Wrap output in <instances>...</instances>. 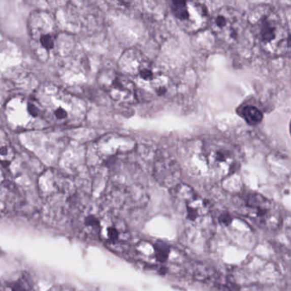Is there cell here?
<instances>
[{
    "instance_id": "6da1fadb",
    "label": "cell",
    "mask_w": 291,
    "mask_h": 291,
    "mask_svg": "<svg viewBox=\"0 0 291 291\" xmlns=\"http://www.w3.org/2000/svg\"><path fill=\"white\" fill-rule=\"evenodd\" d=\"M31 99L47 125L75 127L86 120L85 102L52 83L40 85Z\"/></svg>"
},
{
    "instance_id": "7a4b0ae2",
    "label": "cell",
    "mask_w": 291,
    "mask_h": 291,
    "mask_svg": "<svg viewBox=\"0 0 291 291\" xmlns=\"http://www.w3.org/2000/svg\"><path fill=\"white\" fill-rule=\"evenodd\" d=\"M247 24L260 48L271 56H284L289 51V31L285 20L273 6L260 5L252 9Z\"/></svg>"
},
{
    "instance_id": "3957f363",
    "label": "cell",
    "mask_w": 291,
    "mask_h": 291,
    "mask_svg": "<svg viewBox=\"0 0 291 291\" xmlns=\"http://www.w3.org/2000/svg\"><path fill=\"white\" fill-rule=\"evenodd\" d=\"M119 67L120 73L128 77L138 89L157 96L169 91L170 78L138 49L129 48L124 51L119 60Z\"/></svg>"
},
{
    "instance_id": "277c9868",
    "label": "cell",
    "mask_w": 291,
    "mask_h": 291,
    "mask_svg": "<svg viewBox=\"0 0 291 291\" xmlns=\"http://www.w3.org/2000/svg\"><path fill=\"white\" fill-rule=\"evenodd\" d=\"M27 30L35 52L41 60H46L56 49L58 32L53 16L44 11H34L27 20Z\"/></svg>"
},
{
    "instance_id": "5b68a950",
    "label": "cell",
    "mask_w": 291,
    "mask_h": 291,
    "mask_svg": "<svg viewBox=\"0 0 291 291\" xmlns=\"http://www.w3.org/2000/svg\"><path fill=\"white\" fill-rule=\"evenodd\" d=\"M4 113L12 131H32L48 126L40 116L32 99L15 96L6 103Z\"/></svg>"
},
{
    "instance_id": "8992f818",
    "label": "cell",
    "mask_w": 291,
    "mask_h": 291,
    "mask_svg": "<svg viewBox=\"0 0 291 291\" xmlns=\"http://www.w3.org/2000/svg\"><path fill=\"white\" fill-rule=\"evenodd\" d=\"M209 26L217 39L224 43H235L243 32V15L233 7L224 6L210 16Z\"/></svg>"
},
{
    "instance_id": "52a82bcc",
    "label": "cell",
    "mask_w": 291,
    "mask_h": 291,
    "mask_svg": "<svg viewBox=\"0 0 291 291\" xmlns=\"http://www.w3.org/2000/svg\"><path fill=\"white\" fill-rule=\"evenodd\" d=\"M206 160L215 176H227L237 168L239 155L232 144L222 140H213L206 144Z\"/></svg>"
},
{
    "instance_id": "ba28073f",
    "label": "cell",
    "mask_w": 291,
    "mask_h": 291,
    "mask_svg": "<svg viewBox=\"0 0 291 291\" xmlns=\"http://www.w3.org/2000/svg\"><path fill=\"white\" fill-rule=\"evenodd\" d=\"M175 200L179 204L182 215L194 225H203L209 219L210 209L208 202L198 195L186 184H180L174 188Z\"/></svg>"
},
{
    "instance_id": "9c48e42d",
    "label": "cell",
    "mask_w": 291,
    "mask_h": 291,
    "mask_svg": "<svg viewBox=\"0 0 291 291\" xmlns=\"http://www.w3.org/2000/svg\"><path fill=\"white\" fill-rule=\"evenodd\" d=\"M171 11L177 22L188 33H198L209 27V11L204 5L191 1H173Z\"/></svg>"
},
{
    "instance_id": "30bf717a",
    "label": "cell",
    "mask_w": 291,
    "mask_h": 291,
    "mask_svg": "<svg viewBox=\"0 0 291 291\" xmlns=\"http://www.w3.org/2000/svg\"><path fill=\"white\" fill-rule=\"evenodd\" d=\"M246 214L259 227L267 230H277L282 224V215L273 201L254 193L246 201Z\"/></svg>"
},
{
    "instance_id": "8fae6325",
    "label": "cell",
    "mask_w": 291,
    "mask_h": 291,
    "mask_svg": "<svg viewBox=\"0 0 291 291\" xmlns=\"http://www.w3.org/2000/svg\"><path fill=\"white\" fill-rule=\"evenodd\" d=\"M99 81L114 101L123 104H135L138 102L136 85L121 73L115 70H104L99 75Z\"/></svg>"
},
{
    "instance_id": "7c38bea8",
    "label": "cell",
    "mask_w": 291,
    "mask_h": 291,
    "mask_svg": "<svg viewBox=\"0 0 291 291\" xmlns=\"http://www.w3.org/2000/svg\"><path fill=\"white\" fill-rule=\"evenodd\" d=\"M130 238L128 228L121 219L113 215H102L98 234L99 240L110 248H117L128 243Z\"/></svg>"
},
{
    "instance_id": "4fadbf2b",
    "label": "cell",
    "mask_w": 291,
    "mask_h": 291,
    "mask_svg": "<svg viewBox=\"0 0 291 291\" xmlns=\"http://www.w3.org/2000/svg\"><path fill=\"white\" fill-rule=\"evenodd\" d=\"M40 189L41 197L51 205L56 203L60 205L59 201L61 198L69 197L67 194H70V190L66 188L64 180L52 175L41 179Z\"/></svg>"
},
{
    "instance_id": "5bb4252c",
    "label": "cell",
    "mask_w": 291,
    "mask_h": 291,
    "mask_svg": "<svg viewBox=\"0 0 291 291\" xmlns=\"http://www.w3.org/2000/svg\"><path fill=\"white\" fill-rule=\"evenodd\" d=\"M155 177L160 185L170 189L181 184L179 167L171 160H159L155 165Z\"/></svg>"
},
{
    "instance_id": "9a60e30c",
    "label": "cell",
    "mask_w": 291,
    "mask_h": 291,
    "mask_svg": "<svg viewBox=\"0 0 291 291\" xmlns=\"http://www.w3.org/2000/svg\"><path fill=\"white\" fill-rule=\"evenodd\" d=\"M0 291H36V288L30 276L20 272L1 278Z\"/></svg>"
},
{
    "instance_id": "2e32d148",
    "label": "cell",
    "mask_w": 291,
    "mask_h": 291,
    "mask_svg": "<svg viewBox=\"0 0 291 291\" xmlns=\"http://www.w3.org/2000/svg\"><path fill=\"white\" fill-rule=\"evenodd\" d=\"M15 157V151L8 136L0 127V163L9 164Z\"/></svg>"
},
{
    "instance_id": "e0dca14e",
    "label": "cell",
    "mask_w": 291,
    "mask_h": 291,
    "mask_svg": "<svg viewBox=\"0 0 291 291\" xmlns=\"http://www.w3.org/2000/svg\"><path fill=\"white\" fill-rule=\"evenodd\" d=\"M11 189L6 175L0 168V211L7 210L11 205Z\"/></svg>"
},
{
    "instance_id": "ac0fdd59",
    "label": "cell",
    "mask_w": 291,
    "mask_h": 291,
    "mask_svg": "<svg viewBox=\"0 0 291 291\" xmlns=\"http://www.w3.org/2000/svg\"><path fill=\"white\" fill-rule=\"evenodd\" d=\"M242 116L250 126H256L263 120V114L253 105H246L242 110Z\"/></svg>"
},
{
    "instance_id": "d6986e66",
    "label": "cell",
    "mask_w": 291,
    "mask_h": 291,
    "mask_svg": "<svg viewBox=\"0 0 291 291\" xmlns=\"http://www.w3.org/2000/svg\"><path fill=\"white\" fill-rule=\"evenodd\" d=\"M65 291H71V290H65Z\"/></svg>"
}]
</instances>
